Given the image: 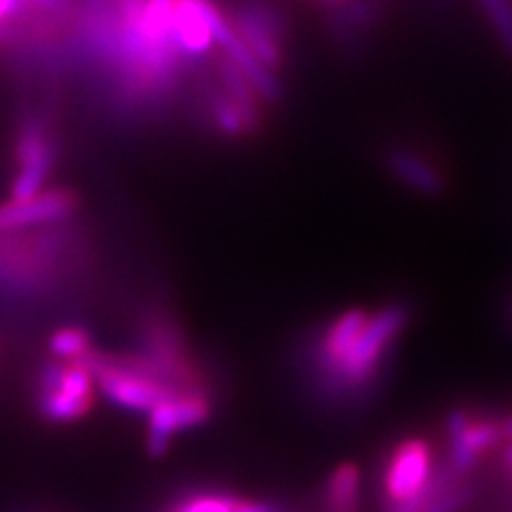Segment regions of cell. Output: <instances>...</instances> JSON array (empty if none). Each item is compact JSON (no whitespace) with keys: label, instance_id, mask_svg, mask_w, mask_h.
<instances>
[{"label":"cell","instance_id":"cell-1","mask_svg":"<svg viewBox=\"0 0 512 512\" xmlns=\"http://www.w3.org/2000/svg\"><path fill=\"white\" fill-rule=\"evenodd\" d=\"M175 0H82L67 52L94 73L120 118H152L180 90L190 62L173 28Z\"/></svg>","mask_w":512,"mask_h":512},{"label":"cell","instance_id":"cell-2","mask_svg":"<svg viewBox=\"0 0 512 512\" xmlns=\"http://www.w3.org/2000/svg\"><path fill=\"white\" fill-rule=\"evenodd\" d=\"M84 242L69 220L0 233V299L30 303L69 286L82 269Z\"/></svg>","mask_w":512,"mask_h":512},{"label":"cell","instance_id":"cell-3","mask_svg":"<svg viewBox=\"0 0 512 512\" xmlns=\"http://www.w3.org/2000/svg\"><path fill=\"white\" fill-rule=\"evenodd\" d=\"M451 470L434 468V453L423 438H406L393 446L382 470L384 512H419L444 489L457 485Z\"/></svg>","mask_w":512,"mask_h":512},{"label":"cell","instance_id":"cell-4","mask_svg":"<svg viewBox=\"0 0 512 512\" xmlns=\"http://www.w3.org/2000/svg\"><path fill=\"white\" fill-rule=\"evenodd\" d=\"M410 318L408 303H389L378 312L370 314V320L359 335V340L342 357L333 370L318 380L333 393L359 391L365 384L376 380L382 363L387 361L393 342L404 331Z\"/></svg>","mask_w":512,"mask_h":512},{"label":"cell","instance_id":"cell-5","mask_svg":"<svg viewBox=\"0 0 512 512\" xmlns=\"http://www.w3.org/2000/svg\"><path fill=\"white\" fill-rule=\"evenodd\" d=\"M77 363H82L92 374L96 389L103 393L107 402L124 412L148 416L160 402L178 395L143 370L131 352L109 355V352L92 348Z\"/></svg>","mask_w":512,"mask_h":512},{"label":"cell","instance_id":"cell-6","mask_svg":"<svg viewBox=\"0 0 512 512\" xmlns=\"http://www.w3.org/2000/svg\"><path fill=\"white\" fill-rule=\"evenodd\" d=\"M96 406L92 374L77 361H47L35 380V408L52 425L82 421Z\"/></svg>","mask_w":512,"mask_h":512},{"label":"cell","instance_id":"cell-7","mask_svg":"<svg viewBox=\"0 0 512 512\" xmlns=\"http://www.w3.org/2000/svg\"><path fill=\"white\" fill-rule=\"evenodd\" d=\"M15 178L11 182V201H30L41 195L45 182L56 165V135L52 120L43 111H30L18 124L15 135Z\"/></svg>","mask_w":512,"mask_h":512},{"label":"cell","instance_id":"cell-8","mask_svg":"<svg viewBox=\"0 0 512 512\" xmlns=\"http://www.w3.org/2000/svg\"><path fill=\"white\" fill-rule=\"evenodd\" d=\"M212 395L203 393H178L171 395L165 402H160L148 414L146 427V448L152 459H163L171 442L186 434L190 429H197L212 419Z\"/></svg>","mask_w":512,"mask_h":512},{"label":"cell","instance_id":"cell-9","mask_svg":"<svg viewBox=\"0 0 512 512\" xmlns=\"http://www.w3.org/2000/svg\"><path fill=\"white\" fill-rule=\"evenodd\" d=\"M227 20L256 62L263 64L269 73L282 67L286 24L274 9L265 3H246Z\"/></svg>","mask_w":512,"mask_h":512},{"label":"cell","instance_id":"cell-10","mask_svg":"<svg viewBox=\"0 0 512 512\" xmlns=\"http://www.w3.org/2000/svg\"><path fill=\"white\" fill-rule=\"evenodd\" d=\"M448 470L459 478L476 468L485 453L502 442L500 425L495 416H476L466 410L448 414Z\"/></svg>","mask_w":512,"mask_h":512},{"label":"cell","instance_id":"cell-11","mask_svg":"<svg viewBox=\"0 0 512 512\" xmlns=\"http://www.w3.org/2000/svg\"><path fill=\"white\" fill-rule=\"evenodd\" d=\"M79 207L71 190H45L30 201H11L0 205V233L22 231L69 220Z\"/></svg>","mask_w":512,"mask_h":512},{"label":"cell","instance_id":"cell-12","mask_svg":"<svg viewBox=\"0 0 512 512\" xmlns=\"http://www.w3.org/2000/svg\"><path fill=\"white\" fill-rule=\"evenodd\" d=\"M210 5L212 0H175V41L190 64L201 62L216 43L210 22H207Z\"/></svg>","mask_w":512,"mask_h":512},{"label":"cell","instance_id":"cell-13","mask_svg":"<svg viewBox=\"0 0 512 512\" xmlns=\"http://www.w3.org/2000/svg\"><path fill=\"white\" fill-rule=\"evenodd\" d=\"M160 512H286L282 506L265 500H250L227 491L201 489L186 491L173 498Z\"/></svg>","mask_w":512,"mask_h":512},{"label":"cell","instance_id":"cell-14","mask_svg":"<svg viewBox=\"0 0 512 512\" xmlns=\"http://www.w3.org/2000/svg\"><path fill=\"white\" fill-rule=\"evenodd\" d=\"M387 165L395 178H399L410 188L425 192V195H438V192L444 190L442 171L412 150L393 148L387 154Z\"/></svg>","mask_w":512,"mask_h":512},{"label":"cell","instance_id":"cell-15","mask_svg":"<svg viewBox=\"0 0 512 512\" xmlns=\"http://www.w3.org/2000/svg\"><path fill=\"white\" fill-rule=\"evenodd\" d=\"M361 474L352 463H342L333 470L327 483V512H357Z\"/></svg>","mask_w":512,"mask_h":512},{"label":"cell","instance_id":"cell-16","mask_svg":"<svg viewBox=\"0 0 512 512\" xmlns=\"http://www.w3.org/2000/svg\"><path fill=\"white\" fill-rule=\"evenodd\" d=\"M47 348L56 361H79L92 350V335L86 327L79 325L60 327L50 335Z\"/></svg>","mask_w":512,"mask_h":512},{"label":"cell","instance_id":"cell-17","mask_svg":"<svg viewBox=\"0 0 512 512\" xmlns=\"http://www.w3.org/2000/svg\"><path fill=\"white\" fill-rule=\"evenodd\" d=\"M472 495L470 487H463V485H453L444 489L440 495H436L434 500H431L425 508H421L419 512H459L463 506L468 504Z\"/></svg>","mask_w":512,"mask_h":512},{"label":"cell","instance_id":"cell-18","mask_svg":"<svg viewBox=\"0 0 512 512\" xmlns=\"http://www.w3.org/2000/svg\"><path fill=\"white\" fill-rule=\"evenodd\" d=\"M498 425H500V434H502V442L510 444L512 442V412L498 416Z\"/></svg>","mask_w":512,"mask_h":512},{"label":"cell","instance_id":"cell-19","mask_svg":"<svg viewBox=\"0 0 512 512\" xmlns=\"http://www.w3.org/2000/svg\"><path fill=\"white\" fill-rule=\"evenodd\" d=\"M504 466L506 470L512 474V442L506 444V451H504Z\"/></svg>","mask_w":512,"mask_h":512},{"label":"cell","instance_id":"cell-20","mask_svg":"<svg viewBox=\"0 0 512 512\" xmlns=\"http://www.w3.org/2000/svg\"><path fill=\"white\" fill-rule=\"evenodd\" d=\"M316 3H323V5H329V7H344L348 0H316Z\"/></svg>","mask_w":512,"mask_h":512}]
</instances>
